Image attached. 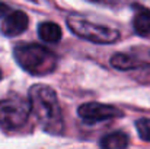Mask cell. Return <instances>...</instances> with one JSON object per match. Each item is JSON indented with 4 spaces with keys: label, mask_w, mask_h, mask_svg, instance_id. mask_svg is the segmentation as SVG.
<instances>
[{
    "label": "cell",
    "mask_w": 150,
    "mask_h": 149,
    "mask_svg": "<svg viewBox=\"0 0 150 149\" xmlns=\"http://www.w3.org/2000/svg\"><path fill=\"white\" fill-rule=\"evenodd\" d=\"M29 102L32 113L45 132L60 135L64 129L61 108L55 91L42 83H37L29 89Z\"/></svg>",
    "instance_id": "obj_1"
},
{
    "label": "cell",
    "mask_w": 150,
    "mask_h": 149,
    "mask_svg": "<svg viewBox=\"0 0 150 149\" xmlns=\"http://www.w3.org/2000/svg\"><path fill=\"white\" fill-rule=\"evenodd\" d=\"M13 56L18 64L34 76L50 75L57 66V56L40 44H19L13 50Z\"/></svg>",
    "instance_id": "obj_2"
},
{
    "label": "cell",
    "mask_w": 150,
    "mask_h": 149,
    "mask_svg": "<svg viewBox=\"0 0 150 149\" xmlns=\"http://www.w3.org/2000/svg\"><path fill=\"white\" fill-rule=\"evenodd\" d=\"M67 26L77 37H80L86 41H92L95 44H111L120 38L118 29L93 24L80 15H70L67 18Z\"/></svg>",
    "instance_id": "obj_3"
},
{
    "label": "cell",
    "mask_w": 150,
    "mask_h": 149,
    "mask_svg": "<svg viewBox=\"0 0 150 149\" xmlns=\"http://www.w3.org/2000/svg\"><path fill=\"white\" fill-rule=\"evenodd\" d=\"M31 102L19 97L0 101V126L4 130L13 132L25 126L31 114Z\"/></svg>",
    "instance_id": "obj_4"
},
{
    "label": "cell",
    "mask_w": 150,
    "mask_h": 149,
    "mask_svg": "<svg viewBox=\"0 0 150 149\" xmlns=\"http://www.w3.org/2000/svg\"><path fill=\"white\" fill-rule=\"evenodd\" d=\"M77 114H79L80 120L89 126L122 115V113L117 107L100 104V102H88V104L80 105L77 110Z\"/></svg>",
    "instance_id": "obj_5"
},
{
    "label": "cell",
    "mask_w": 150,
    "mask_h": 149,
    "mask_svg": "<svg viewBox=\"0 0 150 149\" xmlns=\"http://www.w3.org/2000/svg\"><path fill=\"white\" fill-rule=\"evenodd\" d=\"M28 28V16L22 12V10H13L9 12L3 22H1V34L6 37H15V35H21L25 29Z\"/></svg>",
    "instance_id": "obj_6"
},
{
    "label": "cell",
    "mask_w": 150,
    "mask_h": 149,
    "mask_svg": "<svg viewBox=\"0 0 150 149\" xmlns=\"http://www.w3.org/2000/svg\"><path fill=\"white\" fill-rule=\"evenodd\" d=\"M38 35L44 43L55 44L61 40V28L55 22H41L38 25Z\"/></svg>",
    "instance_id": "obj_7"
},
{
    "label": "cell",
    "mask_w": 150,
    "mask_h": 149,
    "mask_svg": "<svg viewBox=\"0 0 150 149\" xmlns=\"http://www.w3.org/2000/svg\"><path fill=\"white\" fill-rule=\"evenodd\" d=\"M111 64L118 70H130L140 67L142 61H139V58L131 53H117L111 58Z\"/></svg>",
    "instance_id": "obj_8"
},
{
    "label": "cell",
    "mask_w": 150,
    "mask_h": 149,
    "mask_svg": "<svg viewBox=\"0 0 150 149\" xmlns=\"http://www.w3.org/2000/svg\"><path fill=\"white\" fill-rule=\"evenodd\" d=\"M99 145L106 149H122L128 146V138L122 132H112L102 138Z\"/></svg>",
    "instance_id": "obj_9"
},
{
    "label": "cell",
    "mask_w": 150,
    "mask_h": 149,
    "mask_svg": "<svg viewBox=\"0 0 150 149\" xmlns=\"http://www.w3.org/2000/svg\"><path fill=\"white\" fill-rule=\"evenodd\" d=\"M133 26L139 35H143V37L150 35V10L140 9L134 16Z\"/></svg>",
    "instance_id": "obj_10"
},
{
    "label": "cell",
    "mask_w": 150,
    "mask_h": 149,
    "mask_svg": "<svg viewBox=\"0 0 150 149\" xmlns=\"http://www.w3.org/2000/svg\"><path fill=\"white\" fill-rule=\"evenodd\" d=\"M136 129L139 132V136L143 140L150 142V118H140V120H137Z\"/></svg>",
    "instance_id": "obj_11"
},
{
    "label": "cell",
    "mask_w": 150,
    "mask_h": 149,
    "mask_svg": "<svg viewBox=\"0 0 150 149\" xmlns=\"http://www.w3.org/2000/svg\"><path fill=\"white\" fill-rule=\"evenodd\" d=\"M130 3H133V4H136V6H139L140 9H147L150 10V0H128Z\"/></svg>",
    "instance_id": "obj_12"
},
{
    "label": "cell",
    "mask_w": 150,
    "mask_h": 149,
    "mask_svg": "<svg viewBox=\"0 0 150 149\" xmlns=\"http://www.w3.org/2000/svg\"><path fill=\"white\" fill-rule=\"evenodd\" d=\"M9 12H10V10H9V6L0 1V18H3V16H6V15H7Z\"/></svg>",
    "instance_id": "obj_13"
},
{
    "label": "cell",
    "mask_w": 150,
    "mask_h": 149,
    "mask_svg": "<svg viewBox=\"0 0 150 149\" xmlns=\"http://www.w3.org/2000/svg\"><path fill=\"white\" fill-rule=\"evenodd\" d=\"M91 3H96V4H112L115 0H88Z\"/></svg>",
    "instance_id": "obj_14"
},
{
    "label": "cell",
    "mask_w": 150,
    "mask_h": 149,
    "mask_svg": "<svg viewBox=\"0 0 150 149\" xmlns=\"http://www.w3.org/2000/svg\"><path fill=\"white\" fill-rule=\"evenodd\" d=\"M0 79H1V72H0Z\"/></svg>",
    "instance_id": "obj_15"
}]
</instances>
